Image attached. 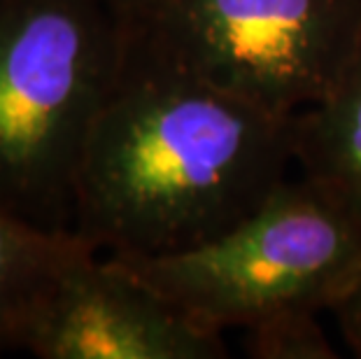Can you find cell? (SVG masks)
Listing matches in <instances>:
<instances>
[{
	"label": "cell",
	"mask_w": 361,
	"mask_h": 359,
	"mask_svg": "<svg viewBox=\"0 0 361 359\" xmlns=\"http://www.w3.org/2000/svg\"><path fill=\"white\" fill-rule=\"evenodd\" d=\"M291 117L142 54L133 40L75 180L73 231L103 255L219 238L287 180Z\"/></svg>",
	"instance_id": "1"
},
{
	"label": "cell",
	"mask_w": 361,
	"mask_h": 359,
	"mask_svg": "<svg viewBox=\"0 0 361 359\" xmlns=\"http://www.w3.org/2000/svg\"><path fill=\"white\" fill-rule=\"evenodd\" d=\"M207 329L291 310H331L361 271V221L310 178L284 180L250 217L203 245L110 255Z\"/></svg>",
	"instance_id": "3"
},
{
	"label": "cell",
	"mask_w": 361,
	"mask_h": 359,
	"mask_svg": "<svg viewBox=\"0 0 361 359\" xmlns=\"http://www.w3.org/2000/svg\"><path fill=\"white\" fill-rule=\"evenodd\" d=\"M21 350L40 359H224L221 331L194 322L101 252L82 257L30 317Z\"/></svg>",
	"instance_id": "5"
},
{
	"label": "cell",
	"mask_w": 361,
	"mask_h": 359,
	"mask_svg": "<svg viewBox=\"0 0 361 359\" xmlns=\"http://www.w3.org/2000/svg\"><path fill=\"white\" fill-rule=\"evenodd\" d=\"M128 26L142 54L294 117L341 78L361 0H157Z\"/></svg>",
	"instance_id": "4"
},
{
	"label": "cell",
	"mask_w": 361,
	"mask_h": 359,
	"mask_svg": "<svg viewBox=\"0 0 361 359\" xmlns=\"http://www.w3.org/2000/svg\"><path fill=\"white\" fill-rule=\"evenodd\" d=\"M294 162L361 221V37L324 98L291 117Z\"/></svg>",
	"instance_id": "6"
},
{
	"label": "cell",
	"mask_w": 361,
	"mask_h": 359,
	"mask_svg": "<svg viewBox=\"0 0 361 359\" xmlns=\"http://www.w3.org/2000/svg\"><path fill=\"white\" fill-rule=\"evenodd\" d=\"M107 3H110L119 14H124L128 21H133L137 17H142L157 0H107Z\"/></svg>",
	"instance_id": "10"
},
{
	"label": "cell",
	"mask_w": 361,
	"mask_h": 359,
	"mask_svg": "<svg viewBox=\"0 0 361 359\" xmlns=\"http://www.w3.org/2000/svg\"><path fill=\"white\" fill-rule=\"evenodd\" d=\"M331 312L350 350L361 357V271L352 280V285L343 292L341 299L331 305Z\"/></svg>",
	"instance_id": "9"
},
{
	"label": "cell",
	"mask_w": 361,
	"mask_h": 359,
	"mask_svg": "<svg viewBox=\"0 0 361 359\" xmlns=\"http://www.w3.org/2000/svg\"><path fill=\"white\" fill-rule=\"evenodd\" d=\"M98 252L73 229H44L0 205V355L21 348L30 317L51 285Z\"/></svg>",
	"instance_id": "7"
},
{
	"label": "cell",
	"mask_w": 361,
	"mask_h": 359,
	"mask_svg": "<svg viewBox=\"0 0 361 359\" xmlns=\"http://www.w3.org/2000/svg\"><path fill=\"white\" fill-rule=\"evenodd\" d=\"M128 42V19L107 0H0L3 208L73 229L75 180Z\"/></svg>",
	"instance_id": "2"
},
{
	"label": "cell",
	"mask_w": 361,
	"mask_h": 359,
	"mask_svg": "<svg viewBox=\"0 0 361 359\" xmlns=\"http://www.w3.org/2000/svg\"><path fill=\"white\" fill-rule=\"evenodd\" d=\"M245 353L255 359H334V343L314 310L280 312L245 329Z\"/></svg>",
	"instance_id": "8"
}]
</instances>
